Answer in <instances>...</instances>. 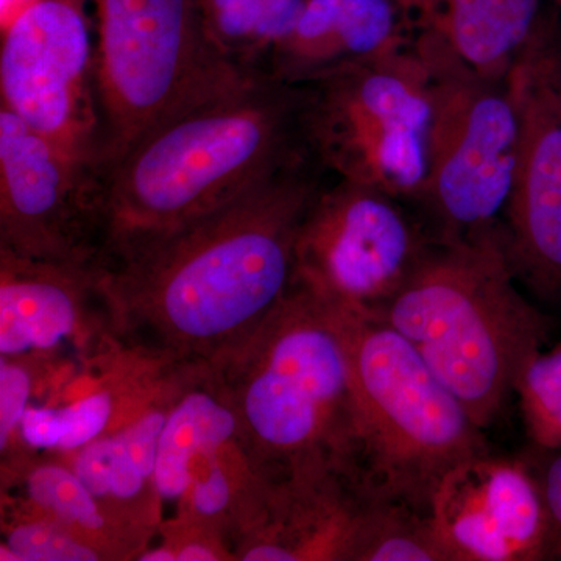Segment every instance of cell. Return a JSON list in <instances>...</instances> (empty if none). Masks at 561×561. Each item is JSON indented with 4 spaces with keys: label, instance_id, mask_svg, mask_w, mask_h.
<instances>
[{
    "label": "cell",
    "instance_id": "obj_1",
    "mask_svg": "<svg viewBox=\"0 0 561 561\" xmlns=\"http://www.w3.org/2000/svg\"><path fill=\"white\" fill-rule=\"evenodd\" d=\"M328 179L308 154L102 268L117 339L179 365L214 364L238 348L294 286L298 232Z\"/></svg>",
    "mask_w": 561,
    "mask_h": 561
},
{
    "label": "cell",
    "instance_id": "obj_2",
    "mask_svg": "<svg viewBox=\"0 0 561 561\" xmlns=\"http://www.w3.org/2000/svg\"><path fill=\"white\" fill-rule=\"evenodd\" d=\"M301 84L257 76L140 139L101 173L105 268L308 157Z\"/></svg>",
    "mask_w": 561,
    "mask_h": 561
},
{
    "label": "cell",
    "instance_id": "obj_3",
    "mask_svg": "<svg viewBox=\"0 0 561 561\" xmlns=\"http://www.w3.org/2000/svg\"><path fill=\"white\" fill-rule=\"evenodd\" d=\"M209 365L272 481L330 468L364 472L348 350L327 302L291 286L245 342Z\"/></svg>",
    "mask_w": 561,
    "mask_h": 561
},
{
    "label": "cell",
    "instance_id": "obj_4",
    "mask_svg": "<svg viewBox=\"0 0 561 561\" xmlns=\"http://www.w3.org/2000/svg\"><path fill=\"white\" fill-rule=\"evenodd\" d=\"M515 280L501 228L435 241L404 286L367 313L411 342L483 431L548 339L546 317Z\"/></svg>",
    "mask_w": 561,
    "mask_h": 561
},
{
    "label": "cell",
    "instance_id": "obj_5",
    "mask_svg": "<svg viewBox=\"0 0 561 561\" xmlns=\"http://www.w3.org/2000/svg\"><path fill=\"white\" fill-rule=\"evenodd\" d=\"M334 311L348 350L365 478L430 516L445 476L490 453L483 430L400 332L367 313Z\"/></svg>",
    "mask_w": 561,
    "mask_h": 561
},
{
    "label": "cell",
    "instance_id": "obj_6",
    "mask_svg": "<svg viewBox=\"0 0 561 561\" xmlns=\"http://www.w3.org/2000/svg\"><path fill=\"white\" fill-rule=\"evenodd\" d=\"M99 173L162 125L257 76L209 38L195 0H91Z\"/></svg>",
    "mask_w": 561,
    "mask_h": 561
},
{
    "label": "cell",
    "instance_id": "obj_7",
    "mask_svg": "<svg viewBox=\"0 0 561 561\" xmlns=\"http://www.w3.org/2000/svg\"><path fill=\"white\" fill-rule=\"evenodd\" d=\"M430 72V160L419 210L438 241L501 228L522 149L516 73L483 76L438 41L415 36ZM516 70V69H515Z\"/></svg>",
    "mask_w": 561,
    "mask_h": 561
},
{
    "label": "cell",
    "instance_id": "obj_8",
    "mask_svg": "<svg viewBox=\"0 0 561 561\" xmlns=\"http://www.w3.org/2000/svg\"><path fill=\"white\" fill-rule=\"evenodd\" d=\"M302 88L306 147L334 180L415 205L430 160V72L413 44Z\"/></svg>",
    "mask_w": 561,
    "mask_h": 561
},
{
    "label": "cell",
    "instance_id": "obj_9",
    "mask_svg": "<svg viewBox=\"0 0 561 561\" xmlns=\"http://www.w3.org/2000/svg\"><path fill=\"white\" fill-rule=\"evenodd\" d=\"M435 241L408 202L370 184L334 180L302 220L294 286L339 311L373 313L404 286Z\"/></svg>",
    "mask_w": 561,
    "mask_h": 561
},
{
    "label": "cell",
    "instance_id": "obj_10",
    "mask_svg": "<svg viewBox=\"0 0 561 561\" xmlns=\"http://www.w3.org/2000/svg\"><path fill=\"white\" fill-rule=\"evenodd\" d=\"M164 519L220 531L236 546L260 526L275 489L243 438L210 365L186 373L165 421L154 471Z\"/></svg>",
    "mask_w": 561,
    "mask_h": 561
},
{
    "label": "cell",
    "instance_id": "obj_11",
    "mask_svg": "<svg viewBox=\"0 0 561 561\" xmlns=\"http://www.w3.org/2000/svg\"><path fill=\"white\" fill-rule=\"evenodd\" d=\"M91 0H27L3 28L0 105L99 171Z\"/></svg>",
    "mask_w": 561,
    "mask_h": 561
},
{
    "label": "cell",
    "instance_id": "obj_12",
    "mask_svg": "<svg viewBox=\"0 0 561 561\" xmlns=\"http://www.w3.org/2000/svg\"><path fill=\"white\" fill-rule=\"evenodd\" d=\"M101 238L98 169L0 105V251L99 267Z\"/></svg>",
    "mask_w": 561,
    "mask_h": 561
},
{
    "label": "cell",
    "instance_id": "obj_13",
    "mask_svg": "<svg viewBox=\"0 0 561 561\" xmlns=\"http://www.w3.org/2000/svg\"><path fill=\"white\" fill-rule=\"evenodd\" d=\"M430 518L448 561H537L561 556L530 465L485 453L445 476Z\"/></svg>",
    "mask_w": 561,
    "mask_h": 561
},
{
    "label": "cell",
    "instance_id": "obj_14",
    "mask_svg": "<svg viewBox=\"0 0 561 561\" xmlns=\"http://www.w3.org/2000/svg\"><path fill=\"white\" fill-rule=\"evenodd\" d=\"M121 343L101 268L0 251V359L32 360L58 376Z\"/></svg>",
    "mask_w": 561,
    "mask_h": 561
},
{
    "label": "cell",
    "instance_id": "obj_15",
    "mask_svg": "<svg viewBox=\"0 0 561 561\" xmlns=\"http://www.w3.org/2000/svg\"><path fill=\"white\" fill-rule=\"evenodd\" d=\"M379 496L356 470L289 476L276 482L260 526L236 546V560L356 561Z\"/></svg>",
    "mask_w": 561,
    "mask_h": 561
},
{
    "label": "cell",
    "instance_id": "obj_16",
    "mask_svg": "<svg viewBox=\"0 0 561 561\" xmlns=\"http://www.w3.org/2000/svg\"><path fill=\"white\" fill-rule=\"evenodd\" d=\"M523 136L501 230L515 273L538 297L561 298V121L516 68Z\"/></svg>",
    "mask_w": 561,
    "mask_h": 561
},
{
    "label": "cell",
    "instance_id": "obj_17",
    "mask_svg": "<svg viewBox=\"0 0 561 561\" xmlns=\"http://www.w3.org/2000/svg\"><path fill=\"white\" fill-rule=\"evenodd\" d=\"M413 32L398 0H308L273 50L268 73L290 84L382 60L409 49Z\"/></svg>",
    "mask_w": 561,
    "mask_h": 561
},
{
    "label": "cell",
    "instance_id": "obj_18",
    "mask_svg": "<svg viewBox=\"0 0 561 561\" xmlns=\"http://www.w3.org/2000/svg\"><path fill=\"white\" fill-rule=\"evenodd\" d=\"M183 381L184 375L176 376L149 408L114 434L77 451L55 454L68 461L111 522L142 552L157 538L164 522V507L154 481L157 454Z\"/></svg>",
    "mask_w": 561,
    "mask_h": 561
},
{
    "label": "cell",
    "instance_id": "obj_19",
    "mask_svg": "<svg viewBox=\"0 0 561 561\" xmlns=\"http://www.w3.org/2000/svg\"><path fill=\"white\" fill-rule=\"evenodd\" d=\"M415 36L438 41L493 79H507L545 20V0H398Z\"/></svg>",
    "mask_w": 561,
    "mask_h": 561
},
{
    "label": "cell",
    "instance_id": "obj_20",
    "mask_svg": "<svg viewBox=\"0 0 561 561\" xmlns=\"http://www.w3.org/2000/svg\"><path fill=\"white\" fill-rule=\"evenodd\" d=\"M2 516L38 518L76 535L105 561L138 560L142 549L116 526L60 456L28 453L2 465Z\"/></svg>",
    "mask_w": 561,
    "mask_h": 561
},
{
    "label": "cell",
    "instance_id": "obj_21",
    "mask_svg": "<svg viewBox=\"0 0 561 561\" xmlns=\"http://www.w3.org/2000/svg\"><path fill=\"white\" fill-rule=\"evenodd\" d=\"M217 49L249 76H271L273 50L308 0H195Z\"/></svg>",
    "mask_w": 561,
    "mask_h": 561
},
{
    "label": "cell",
    "instance_id": "obj_22",
    "mask_svg": "<svg viewBox=\"0 0 561 561\" xmlns=\"http://www.w3.org/2000/svg\"><path fill=\"white\" fill-rule=\"evenodd\" d=\"M357 561H448V557L430 516L379 496L368 513Z\"/></svg>",
    "mask_w": 561,
    "mask_h": 561
},
{
    "label": "cell",
    "instance_id": "obj_23",
    "mask_svg": "<svg viewBox=\"0 0 561 561\" xmlns=\"http://www.w3.org/2000/svg\"><path fill=\"white\" fill-rule=\"evenodd\" d=\"M515 394L534 445L542 453L561 451V343L535 354Z\"/></svg>",
    "mask_w": 561,
    "mask_h": 561
},
{
    "label": "cell",
    "instance_id": "obj_24",
    "mask_svg": "<svg viewBox=\"0 0 561 561\" xmlns=\"http://www.w3.org/2000/svg\"><path fill=\"white\" fill-rule=\"evenodd\" d=\"M2 561H105L70 531L38 518L2 516Z\"/></svg>",
    "mask_w": 561,
    "mask_h": 561
},
{
    "label": "cell",
    "instance_id": "obj_25",
    "mask_svg": "<svg viewBox=\"0 0 561 561\" xmlns=\"http://www.w3.org/2000/svg\"><path fill=\"white\" fill-rule=\"evenodd\" d=\"M139 561H230L232 546L220 531L203 524L169 518Z\"/></svg>",
    "mask_w": 561,
    "mask_h": 561
},
{
    "label": "cell",
    "instance_id": "obj_26",
    "mask_svg": "<svg viewBox=\"0 0 561 561\" xmlns=\"http://www.w3.org/2000/svg\"><path fill=\"white\" fill-rule=\"evenodd\" d=\"M518 66L561 121V13L551 3Z\"/></svg>",
    "mask_w": 561,
    "mask_h": 561
},
{
    "label": "cell",
    "instance_id": "obj_27",
    "mask_svg": "<svg viewBox=\"0 0 561 561\" xmlns=\"http://www.w3.org/2000/svg\"><path fill=\"white\" fill-rule=\"evenodd\" d=\"M39 367L32 360L0 359V454L16 451L22 416L35 402Z\"/></svg>",
    "mask_w": 561,
    "mask_h": 561
},
{
    "label": "cell",
    "instance_id": "obj_28",
    "mask_svg": "<svg viewBox=\"0 0 561 561\" xmlns=\"http://www.w3.org/2000/svg\"><path fill=\"white\" fill-rule=\"evenodd\" d=\"M548 454H551V457L546 465H542L540 470L534 471L540 482L542 496H545L553 527L559 535L561 548V451Z\"/></svg>",
    "mask_w": 561,
    "mask_h": 561
},
{
    "label": "cell",
    "instance_id": "obj_29",
    "mask_svg": "<svg viewBox=\"0 0 561 561\" xmlns=\"http://www.w3.org/2000/svg\"><path fill=\"white\" fill-rule=\"evenodd\" d=\"M549 3H551V5H553V7H556V9L559 10L561 13V0H549Z\"/></svg>",
    "mask_w": 561,
    "mask_h": 561
}]
</instances>
